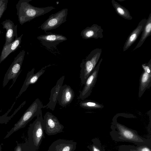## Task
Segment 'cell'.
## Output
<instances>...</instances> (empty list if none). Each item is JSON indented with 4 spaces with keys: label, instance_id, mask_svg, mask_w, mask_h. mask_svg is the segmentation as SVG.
<instances>
[{
    "label": "cell",
    "instance_id": "6da1fadb",
    "mask_svg": "<svg viewBox=\"0 0 151 151\" xmlns=\"http://www.w3.org/2000/svg\"><path fill=\"white\" fill-rule=\"evenodd\" d=\"M110 134L112 139L116 142L133 143L137 145H147L151 146L150 139H145L140 136L137 132L124 125L113 121L111 127Z\"/></svg>",
    "mask_w": 151,
    "mask_h": 151
},
{
    "label": "cell",
    "instance_id": "7a4b0ae2",
    "mask_svg": "<svg viewBox=\"0 0 151 151\" xmlns=\"http://www.w3.org/2000/svg\"><path fill=\"white\" fill-rule=\"evenodd\" d=\"M32 0H19L16 5L19 24L22 25L35 18L44 15L55 8L52 6L45 7H36L29 2Z\"/></svg>",
    "mask_w": 151,
    "mask_h": 151
},
{
    "label": "cell",
    "instance_id": "3957f363",
    "mask_svg": "<svg viewBox=\"0 0 151 151\" xmlns=\"http://www.w3.org/2000/svg\"><path fill=\"white\" fill-rule=\"evenodd\" d=\"M43 119L42 112L30 124L27 131L28 138L24 142L28 151H38L42 140L45 138Z\"/></svg>",
    "mask_w": 151,
    "mask_h": 151
},
{
    "label": "cell",
    "instance_id": "277c9868",
    "mask_svg": "<svg viewBox=\"0 0 151 151\" xmlns=\"http://www.w3.org/2000/svg\"><path fill=\"white\" fill-rule=\"evenodd\" d=\"M42 102L38 98L36 99L23 114L19 121L7 133L4 138L9 137L13 133L20 129L24 128L27 124L35 116L42 112L43 108Z\"/></svg>",
    "mask_w": 151,
    "mask_h": 151
},
{
    "label": "cell",
    "instance_id": "5b68a950",
    "mask_svg": "<svg viewBox=\"0 0 151 151\" xmlns=\"http://www.w3.org/2000/svg\"><path fill=\"white\" fill-rule=\"evenodd\" d=\"M102 51V49L101 48L93 49L82 61L80 65L81 69L80 78L82 84H85L87 78L96 66Z\"/></svg>",
    "mask_w": 151,
    "mask_h": 151
},
{
    "label": "cell",
    "instance_id": "8992f818",
    "mask_svg": "<svg viewBox=\"0 0 151 151\" xmlns=\"http://www.w3.org/2000/svg\"><path fill=\"white\" fill-rule=\"evenodd\" d=\"M25 51H21L14 58V60L5 73L2 83V87H5L11 80H12L10 89L13 86L21 71L22 65L24 59Z\"/></svg>",
    "mask_w": 151,
    "mask_h": 151
},
{
    "label": "cell",
    "instance_id": "52a82bcc",
    "mask_svg": "<svg viewBox=\"0 0 151 151\" xmlns=\"http://www.w3.org/2000/svg\"><path fill=\"white\" fill-rule=\"evenodd\" d=\"M68 11L67 9L64 8L52 14L40 27L45 32L57 28L66 21Z\"/></svg>",
    "mask_w": 151,
    "mask_h": 151
},
{
    "label": "cell",
    "instance_id": "ba28073f",
    "mask_svg": "<svg viewBox=\"0 0 151 151\" xmlns=\"http://www.w3.org/2000/svg\"><path fill=\"white\" fill-rule=\"evenodd\" d=\"M43 119L44 130L47 135H54L63 132L64 126L52 113L47 112Z\"/></svg>",
    "mask_w": 151,
    "mask_h": 151
},
{
    "label": "cell",
    "instance_id": "9c48e42d",
    "mask_svg": "<svg viewBox=\"0 0 151 151\" xmlns=\"http://www.w3.org/2000/svg\"><path fill=\"white\" fill-rule=\"evenodd\" d=\"M102 61V58H101L87 78L84 86L80 93L79 96L80 99H84L90 95L96 81L100 66Z\"/></svg>",
    "mask_w": 151,
    "mask_h": 151
},
{
    "label": "cell",
    "instance_id": "30bf717a",
    "mask_svg": "<svg viewBox=\"0 0 151 151\" xmlns=\"http://www.w3.org/2000/svg\"><path fill=\"white\" fill-rule=\"evenodd\" d=\"M143 69L139 80L138 96L140 97L145 90L151 86V59L147 63L142 64Z\"/></svg>",
    "mask_w": 151,
    "mask_h": 151
},
{
    "label": "cell",
    "instance_id": "8fae6325",
    "mask_svg": "<svg viewBox=\"0 0 151 151\" xmlns=\"http://www.w3.org/2000/svg\"><path fill=\"white\" fill-rule=\"evenodd\" d=\"M37 39L43 46L49 49L55 47L60 43L67 40V37L62 35L51 32L38 36Z\"/></svg>",
    "mask_w": 151,
    "mask_h": 151
},
{
    "label": "cell",
    "instance_id": "7c38bea8",
    "mask_svg": "<svg viewBox=\"0 0 151 151\" xmlns=\"http://www.w3.org/2000/svg\"><path fill=\"white\" fill-rule=\"evenodd\" d=\"M76 145L73 140L59 139L51 144L47 151H75Z\"/></svg>",
    "mask_w": 151,
    "mask_h": 151
},
{
    "label": "cell",
    "instance_id": "4fadbf2b",
    "mask_svg": "<svg viewBox=\"0 0 151 151\" xmlns=\"http://www.w3.org/2000/svg\"><path fill=\"white\" fill-rule=\"evenodd\" d=\"M74 96V92L70 86L65 84L60 88L58 101L60 106L65 107L71 102Z\"/></svg>",
    "mask_w": 151,
    "mask_h": 151
},
{
    "label": "cell",
    "instance_id": "5bb4252c",
    "mask_svg": "<svg viewBox=\"0 0 151 151\" xmlns=\"http://www.w3.org/2000/svg\"><path fill=\"white\" fill-rule=\"evenodd\" d=\"M45 68H42L35 73H34V68H33L31 71L28 72L19 94L16 97V100L27 90L30 85L34 84L37 82L39 78L45 72Z\"/></svg>",
    "mask_w": 151,
    "mask_h": 151
},
{
    "label": "cell",
    "instance_id": "9a60e30c",
    "mask_svg": "<svg viewBox=\"0 0 151 151\" xmlns=\"http://www.w3.org/2000/svg\"><path fill=\"white\" fill-rule=\"evenodd\" d=\"M147 19H142L137 27L133 30L128 37L123 47V52L128 50L137 40L140 34L143 31Z\"/></svg>",
    "mask_w": 151,
    "mask_h": 151
},
{
    "label": "cell",
    "instance_id": "2e32d148",
    "mask_svg": "<svg viewBox=\"0 0 151 151\" xmlns=\"http://www.w3.org/2000/svg\"><path fill=\"white\" fill-rule=\"evenodd\" d=\"M3 28L6 30L5 42L4 46L8 45L14 41V38H17V25H15L12 21L6 19L1 23Z\"/></svg>",
    "mask_w": 151,
    "mask_h": 151
},
{
    "label": "cell",
    "instance_id": "e0dca14e",
    "mask_svg": "<svg viewBox=\"0 0 151 151\" xmlns=\"http://www.w3.org/2000/svg\"><path fill=\"white\" fill-rule=\"evenodd\" d=\"M103 30L101 27L96 24L91 27H87L81 32V35L83 39L87 40L91 38L97 39L103 37Z\"/></svg>",
    "mask_w": 151,
    "mask_h": 151
},
{
    "label": "cell",
    "instance_id": "ac0fdd59",
    "mask_svg": "<svg viewBox=\"0 0 151 151\" xmlns=\"http://www.w3.org/2000/svg\"><path fill=\"white\" fill-rule=\"evenodd\" d=\"M65 76H63L58 81L56 85L52 88L49 98V101L45 106H44L43 108H49L53 111L55 108L57 101L59 93L60 87L62 86Z\"/></svg>",
    "mask_w": 151,
    "mask_h": 151
},
{
    "label": "cell",
    "instance_id": "d6986e66",
    "mask_svg": "<svg viewBox=\"0 0 151 151\" xmlns=\"http://www.w3.org/2000/svg\"><path fill=\"white\" fill-rule=\"evenodd\" d=\"M23 35V34H22L19 37L15 39L14 41L10 44L4 46L0 56V64L10 53L14 52L19 47Z\"/></svg>",
    "mask_w": 151,
    "mask_h": 151
},
{
    "label": "cell",
    "instance_id": "ffe728a7",
    "mask_svg": "<svg viewBox=\"0 0 151 151\" xmlns=\"http://www.w3.org/2000/svg\"><path fill=\"white\" fill-rule=\"evenodd\" d=\"M151 35V12L147 19V22L144 29L142 32L141 38L136 46L133 50H135L140 47L143 44L147 38Z\"/></svg>",
    "mask_w": 151,
    "mask_h": 151
},
{
    "label": "cell",
    "instance_id": "44dd1931",
    "mask_svg": "<svg viewBox=\"0 0 151 151\" xmlns=\"http://www.w3.org/2000/svg\"><path fill=\"white\" fill-rule=\"evenodd\" d=\"M111 2L116 12L119 16L127 20H130L132 19L129 11L126 8L114 0H112Z\"/></svg>",
    "mask_w": 151,
    "mask_h": 151
},
{
    "label": "cell",
    "instance_id": "7402d4cb",
    "mask_svg": "<svg viewBox=\"0 0 151 151\" xmlns=\"http://www.w3.org/2000/svg\"><path fill=\"white\" fill-rule=\"evenodd\" d=\"M15 103V101L14 102L11 107L7 111L4 115L0 116V124H7L8 122L14 116L15 114L25 104L26 101H24L15 110L12 114L10 116H8L7 115L12 110L14 106ZM1 110H0V113Z\"/></svg>",
    "mask_w": 151,
    "mask_h": 151
},
{
    "label": "cell",
    "instance_id": "603a6c76",
    "mask_svg": "<svg viewBox=\"0 0 151 151\" xmlns=\"http://www.w3.org/2000/svg\"><path fill=\"white\" fill-rule=\"evenodd\" d=\"M151 146L147 145L122 146L119 149L121 151H151Z\"/></svg>",
    "mask_w": 151,
    "mask_h": 151
},
{
    "label": "cell",
    "instance_id": "cb8c5ba5",
    "mask_svg": "<svg viewBox=\"0 0 151 151\" xmlns=\"http://www.w3.org/2000/svg\"><path fill=\"white\" fill-rule=\"evenodd\" d=\"M79 104L81 107L88 109H101L104 107L102 104L90 100L81 101Z\"/></svg>",
    "mask_w": 151,
    "mask_h": 151
},
{
    "label": "cell",
    "instance_id": "d4e9b609",
    "mask_svg": "<svg viewBox=\"0 0 151 151\" xmlns=\"http://www.w3.org/2000/svg\"><path fill=\"white\" fill-rule=\"evenodd\" d=\"M91 142L92 144L87 146L90 151H105L98 138H93L92 139Z\"/></svg>",
    "mask_w": 151,
    "mask_h": 151
},
{
    "label": "cell",
    "instance_id": "484cf974",
    "mask_svg": "<svg viewBox=\"0 0 151 151\" xmlns=\"http://www.w3.org/2000/svg\"><path fill=\"white\" fill-rule=\"evenodd\" d=\"M17 145L14 149V151H28L27 145L24 143H19L17 142Z\"/></svg>",
    "mask_w": 151,
    "mask_h": 151
},
{
    "label": "cell",
    "instance_id": "4316f807",
    "mask_svg": "<svg viewBox=\"0 0 151 151\" xmlns=\"http://www.w3.org/2000/svg\"><path fill=\"white\" fill-rule=\"evenodd\" d=\"M8 0H5L4 2L0 7V19L7 8Z\"/></svg>",
    "mask_w": 151,
    "mask_h": 151
},
{
    "label": "cell",
    "instance_id": "83f0119b",
    "mask_svg": "<svg viewBox=\"0 0 151 151\" xmlns=\"http://www.w3.org/2000/svg\"><path fill=\"white\" fill-rule=\"evenodd\" d=\"M5 1V0H0V7L4 3Z\"/></svg>",
    "mask_w": 151,
    "mask_h": 151
},
{
    "label": "cell",
    "instance_id": "f1b7e54d",
    "mask_svg": "<svg viewBox=\"0 0 151 151\" xmlns=\"http://www.w3.org/2000/svg\"><path fill=\"white\" fill-rule=\"evenodd\" d=\"M1 149H2L1 146V145H0V151H2Z\"/></svg>",
    "mask_w": 151,
    "mask_h": 151
},
{
    "label": "cell",
    "instance_id": "f546056e",
    "mask_svg": "<svg viewBox=\"0 0 151 151\" xmlns=\"http://www.w3.org/2000/svg\"><path fill=\"white\" fill-rule=\"evenodd\" d=\"M1 30H0V34H1Z\"/></svg>",
    "mask_w": 151,
    "mask_h": 151
}]
</instances>
